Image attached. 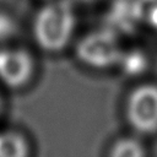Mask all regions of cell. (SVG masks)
I'll list each match as a JSON object with an SVG mask.
<instances>
[{
  "instance_id": "6da1fadb",
  "label": "cell",
  "mask_w": 157,
  "mask_h": 157,
  "mask_svg": "<svg viewBox=\"0 0 157 157\" xmlns=\"http://www.w3.org/2000/svg\"><path fill=\"white\" fill-rule=\"evenodd\" d=\"M76 6L70 0H47L34 12L31 33L34 44L47 54H59L74 42Z\"/></svg>"
},
{
  "instance_id": "7a4b0ae2",
  "label": "cell",
  "mask_w": 157,
  "mask_h": 157,
  "mask_svg": "<svg viewBox=\"0 0 157 157\" xmlns=\"http://www.w3.org/2000/svg\"><path fill=\"white\" fill-rule=\"evenodd\" d=\"M74 48L77 61L83 67L94 71L117 69L124 49L119 37L108 28H97L85 33Z\"/></svg>"
},
{
  "instance_id": "3957f363",
  "label": "cell",
  "mask_w": 157,
  "mask_h": 157,
  "mask_svg": "<svg viewBox=\"0 0 157 157\" xmlns=\"http://www.w3.org/2000/svg\"><path fill=\"white\" fill-rule=\"evenodd\" d=\"M124 117L137 136L157 134V83L144 81L135 85L124 101Z\"/></svg>"
},
{
  "instance_id": "277c9868",
  "label": "cell",
  "mask_w": 157,
  "mask_h": 157,
  "mask_svg": "<svg viewBox=\"0 0 157 157\" xmlns=\"http://www.w3.org/2000/svg\"><path fill=\"white\" fill-rule=\"evenodd\" d=\"M37 74V60L27 48L9 44L0 47V83L9 90L28 87Z\"/></svg>"
},
{
  "instance_id": "5b68a950",
  "label": "cell",
  "mask_w": 157,
  "mask_h": 157,
  "mask_svg": "<svg viewBox=\"0 0 157 157\" xmlns=\"http://www.w3.org/2000/svg\"><path fill=\"white\" fill-rule=\"evenodd\" d=\"M29 140L18 130H0V157H31Z\"/></svg>"
},
{
  "instance_id": "8992f818",
  "label": "cell",
  "mask_w": 157,
  "mask_h": 157,
  "mask_svg": "<svg viewBox=\"0 0 157 157\" xmlns=\"http://www.w3.org/2000/svg\"><path fill=\"white\" fill-rule=\"evenodd\" d=\"M117 69L125 76H141L148 69V56L139 48L123 49Z\"/></svg>"
},
{
  "instance_id": "52a82bcc",
  "label": "cell",
  "mask_w": 157,
  "mask_h": 157,
  "mask_svg": "<svg viewBox=\"0 0 157 157\" xmlns=\"http://www.w3.org/2000/svg\"><path fill=\"white\" fill-rule=\"evenodd\" d=\"M107 157H147L140 136H121L113 141Z\"/></svg>"
},
{
  "instance_id": "ba28073f",
  "label": "cell",
  "mask_w": 157,
  "mask_h": 157,
  "mask_svg": "<svg viewBox=\"0 0 157 157\" xmlns=\"http://www.w3.org/2000/svg\"><path fill=\"white\" fill-rule=\"evenodd\" d=\"M20 32L21 26L18 20L11 12L0 9V47L13 44Z\"/></svg>"
},
{
  "instance_id": "9c48e42d",
  "label": "cell",
  "mask_w": 157,
  "mask_h": 157,
  "mask_svg": "<svg viewBox=\"0 0 157 157\" xmlns=\"http://www.w3.org/2000/svg\"><path fill=\"white\" fill-rule=\"evenodd\" d=\"M75 6L76 5H88V4H93L98 0H70Z\"/></svg>"
},
{
  "instance_id": "30bf717a",
  "label": "cell",
  "mask_w": 157,
  "mask_h": 157,
  "mask_svg": "<svg viewBox=\"0 0 157 157\" xmlns=\"http://www.w3.org/2000/svg\"><path fill=\"white\" fill-rule=\"evenodd\" d=\"M4 109H5V99H4V97H2V94L0 92V117L4 113Z\"/></svg>"
},
{
  "instance_id": "8fae6325",
  "label": "cell",
  "mask_w": 157,
  "mask_h": 157,
  "mask_svg": "<svg viewBox=\"0 0 157 157\" xmlns=\"http://www.w3.org/2000/svg\"><path fill=\"white\" fill-rule=\"evenodd\" d=\"M39 1H42V2H44V1H47V0H39Z\"/></svg>"
}]
</instances>
